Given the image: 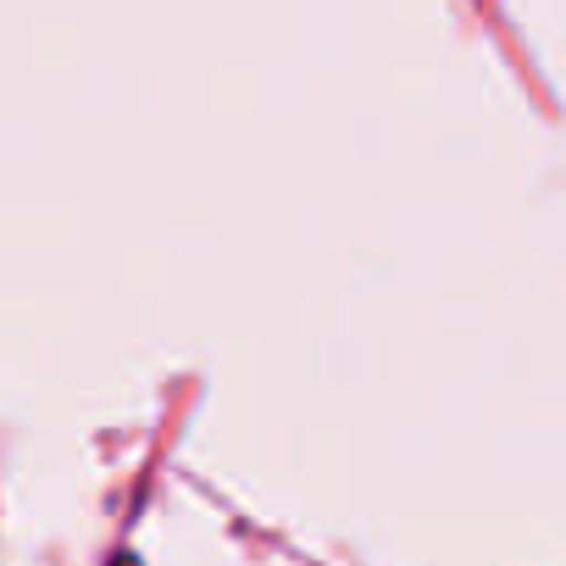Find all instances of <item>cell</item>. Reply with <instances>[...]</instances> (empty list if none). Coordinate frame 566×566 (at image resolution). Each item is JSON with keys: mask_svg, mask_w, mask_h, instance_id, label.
Segmentation results:
<instances>
[]
</instances>
